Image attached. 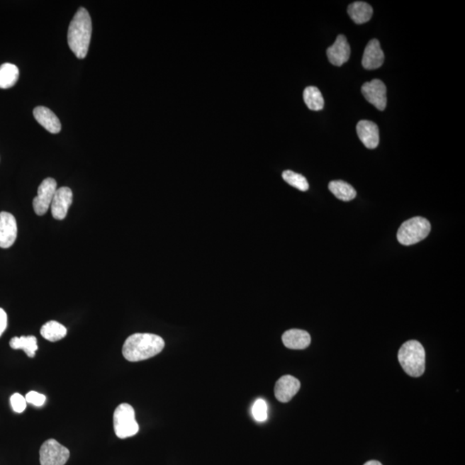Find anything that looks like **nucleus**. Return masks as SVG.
Masks as SVG:
<instances>
[{"label": "nucleus", "instance_id": "1", "mask_svg": "<svg viewBox=\"0 0 465 465\" xmlns=\"http://www.w3.org/2000/svg\"><path fill=\"white\" fill-rule=\"evenodd\" d=\"M165 342L162 337L153 334H135L125 340L123 347V355L128 362H139L162 352Z\"/></svg>", "mask_w": 465, "mask_h": 465}, {"label": "nucleus", "instance_id": "2", "mask_svg": "<svg viewBox=\"0 0 465 465\" xmlns=\"http://www.w3.org/2000/svg\"><path fill=\"white\" fill-rule=\"evenodd\" d=\"M92 33L91 19L85 8L80 7L68 28L67 43L78 59L86 58Z\"/></svg>", "mask_w": 465, "mask_h": 465}, {"label": "nucleus", "instance_id": "3", "mask_svg": "<svg viewBox=\"0 0 465 465\" xmlns=\"http://www.w3.org/2000/svg\"><path fill=\"white\" fill-rule=\"evenodd\" d=\"M398 360L408 376L419 378L423 375L426 368V352L417 340H410L403 344L398 352Z\"/></svg>", "mask_w": 465, "mask_h": 465}, {"label": "nucleus", "instance_id": "4", "mask_svg": "<svg viewBox=\"0 0 465 465\" xmlns=\"http://www.w3.org/2000/svg\"><path fill=\"white\" fill-rule=\"evenodd\" d=\"M431 231L429 220L420 216L407 220L399 228L398 240L404 246H411L427 237Z\"/></svg>", "mask_w": 465, "mask_h": 465}, {"label": "nucleus", "instance_id": "5", "mask_svg": "<svg viewBox=\"0 0 465 465\" xmlns=\"http://www.w3.org/2000/svg\"><path fill=\"white\" fill-rule=\"evenodd\" d=\"M114 430L119 439H127L139 432L133 407L128 403L120 404L113 415Z\"/></svg>", "mask_w": 465, "mask_h": 465}, {"label": "nucleus", "instance_id": "6", "mask_svg": "<svg viewBox=\"0 0 465 465\" xmlns=\"http://www.w3.org/2000/svg\"><path fill=\"white\" fill-rule=\"evenodd\" d=\"M69 456V450L54 439L46 440L40 449L41 465H65Z\"/></svg>", "mask_w": 465, "mask_h": 465}, {"label": "nucleus", "instance_id": "7", "mask_svg": "<svg viewBox=\"0 0 465 465\" xmlns=\"http://www.w3.org/2000/svg\"><path fill=\"white\" fill-rule=\"evenodd\" d=\"M57 183L52 178L43 180L38 189V196L33 200V208L35 214L43 215L47 213L51 206L52 200L54 198Z\"/></svg>", "mask_w": 465, "mask_h": 465}, {"label": "nucleus", "instance_id": "8", "mask_svg": "<svg viewBox=\"0 0 465 465\" xmlns=\"http://www.w3.org/2000/svg\"><path fill=\"white\" fill-rule=\"evenodd\" d=\"M362 92L367 101L379 111L386 110L387 106V88L382 80L372 79L364 83Z\"/></svg>", "mask_w": 465, "mask_h": 465}, {"label": "nucleus", "instance_id": "9", "mask_svg": "<svg viewBox=\"0 0 465 465\" xmlns=\"http://www.w3.org/2000/svg\"><path fill=\"white\" fill-rule=\"evenodd\" d=\"M18 235V224L13 215L3 211L0 213V247L13 245Z\"/></svg>", "mask_w": 465, "mask_h": 465}, {"label": "nucleus", "instance_id": "10", "mask_svg": "<svg viewBox=\"0 0 465 465\" xmlns=\"http://www.w3.org/2000/svg\"><path fill=\"white\" fill-rule=\"evenodd\" d=\"M73 203V191L68 187H61L56 190L51 203V213L56 220L66 218L68 208Z\"/></svg>", "mask_w": 465, "mask_h": 465}, {"label": "nucleus", "instance_id": "11", "mask_svg": "<svg viewBox=\"0 0 465 465\" xmlns=\"http://www.w3.org/2000/svg\"><path fill=\"white\" fill-rule=\"evenodd\" d=\"M328 61L332 65L340 67L346 63L351 55V47L347 39L343 35H339L336 41L327 50Z\"/></svg>", "mask_w": 465, "mask_h": 465}, {"label": "nucleus", "instance_id": "12", "mask_svg": "<svg viewBox=\"0 0 465 465\" xmlns=\"http://www.w3.org/2000/svg\"><path fill=\"white\" fill-rule=\"evenodd\" d=\"M301 383L294 376L286 375L282 376L275 384L276 398L281 403H288L298 394Z\"/></svg>", "mask_w": 465, "mask_h": 465}, {"label": "nucleus", "instance_id": "13", "mask_svg": "<svg viewBox=\"0 0 465 465\" xmlns=\"http://www.w3.org/2000/svg\"><path fill=\"white\" fill-rule=\"evenodd\" d=\"M357 133L360 141L369 150H374L379 144V129L374 122L362 120L357 124Z\"/></svg>", "mask_w": 465, "mask_h": 465}, {"label": "nucleus", "instance_id": "14", "mask_svg": "<svg viewBox=\"0 0 465 465\" xmlns=\"http://www.w3.org/2000/svg\"><path fill=\"white\" fill-rule=\"evenodd\" d=\"M384 62V54L379 40L372 39L364 51L362 65L367 70L378 69Z\"/></svg>", "mask_w": 465, "mask_h": 465}, {"label": "nucleus", "instance_id": "15", "mask_svg": "<svg viewBox=\"0 0 465 465\" xmlns=\"http://www.w3.org/2000/svg\"><path fill=\"white\" fill-rule=\"evenodd\" d=\"M33 115L39 124L52 134H58L62 130V124L59 118L49 108L44 106L35 107Z\"/></svg>", "mask_w": 465, "mask_h": 465}, {"label": "nucleus", "instance_id": "16", "mask_svg": "<svg viewBox=\"0 0 465 465\" xmlns=\"http://www.w3.org/2000/svg\"><path fill=\"white\" fill-rule=\"evenodd\" d=\"M284 346L293 350H303L310 346L311 337L308 332L301 330H288L282 336Z\"/></svg>", "mask_w": 465, "mask_h": 465}, {"label": "nucleus", "instance_id": "17", "mask_svg": "<svg viewBox=\"0 0 465 465\" xmlns=\"http://www.w3.org/2000/svg\"><path fill=\"white\" fill-rule=\"evenodd\" d=\"M347 13L357 25H363L371 18L374 9L366 2L357 1L348 6Z\"/></svg>", "mask_w": 465, "mask_h": 465}, {"label": "nucleus", "instance_id": "18", "mask_svg": "<svg viewBox=\"0 0 465 465\" xmlns=\"http://www.w3.org/2000/svg\"><path fill=\"white\" fill-rule=\"evenodd\" d=\"M19 77L18 67L14 64L5 63L0 66V89H9L16 85Z\"/></svg>", "mask_w": 465, "mask_h": 465}, {"label": "nucleus", "instance_id": "19", "mask_svg": "<svg viewBox=\"0 0 465 465\" xmlns=\"http://www.w3.org/2000/svg\"><path fill=\"white\" fill-rule=\"evenodd\" d=\"M10 347L15 350L22 349L30 358H34L38 350V340L33 335L14 337L11 340Z\"/></svg>", "mask_w": 465, "mask_h": 465}, {"label": "nucleus", "instance_id": "20", "mask_svg": "<svg viewBox=\"0 0 465 465\" xmlns=\"http://www.w3.org/2000/svg\"><path fill=\"white\" fill-rule=\"evenodd\" d=\"M67 334L66 327L55 320L47 322L41 328V335L43 338L51 342H58V340L65 338Z\"/></svg>", "mask_w": 465, "mask_h": 465}, {"label": "nucleus", "instance_id": "21", "mask_svg": "<svg viewBox=\"0 0 465 465\" xmlns=\"http://www.w3.org/2000/svg\"><path fill=\"white\" fill-rule=\"evenodd\" d=\"M330 191L337 198L348 202L356 198L357 192L354 187L342 180H335L330 183Z\"/></svg>", "mask_w": 465, "mask_h": 465}, {"label": "nucleus", "instance_id": "22", "mask_svg": "<svg viewBox=\"0 0 465 465\" xmlns=\"http://www.w3.org/2000/svg\"><path fill=\"white\" fill-rule=\"evenodd\" d=\"M303 99L308 109L320 111L324 107V99L318 87L308 86L303 91Z\"/></svg>", "mask_w": 465, "mask_h": 465}, {"label": "nucleus", "instance_id": "23", "mask_svg": "<svg viewBox=\"0 0 465 465\" xmlns=\"http://www.w3.org/2000/svg\"><path fill=\"white\" fill-rule=\"evenodd\" d=\"M282 176L284 181L301 191H306L308 190V188H310L306 178L302 174L287 170L283 172Z\"/></svg>", "mask_w": 465, "mask_h": 465}, {"label": "nucleus", "instance_id": "24", "mask_svg": "<svg viewBox=\"0 0 465 465\" xmlns=\"http://www.w3.org/2000/svg\"><path fill=\"white\" fill-rule=\"evenodd\" d=\"M252 416L257 422H266L268 418V406L266 400L263 399L256 400L254 406H252Z\"/></svg>", "mask_w": 465, "mask_h": 465}, {"label": "nucleus", "instance_id": "25", "mask_svg": "<svg viewBox=\"0 0 465 465\" xmlns=\"http://www.w3.org/2000/svg\"><path fill=\"white\" fill-rule=\"evenodd\" d=\"M11 404L16 413H23L27 407L26 398L18 393H15L11 398Z\"/></svg>", "mask_w": 465, "mask_h": 465}, {"label": "nucleus", "instance_id": "26", "mask_svg": "<svg viewBox=\"0 0 465 465\" xmlns=\"http://www.w3.org/2000/svg\"><path fill=\"white\" fill-rule=\"evenodd\" d=\"M26 400L27 403L34 405L35 407H42L46 402V396L37 391H30L26 395Z\"/></svg>", "mask_w": 465, "mask_h": 465}, {"label": "nucleus", "instance_id": "27", "mask_svg": "<svg viewBox=\"0 0 465 465\" xmlns=\"http://www.w3.org/2000/svg\"><path fill=\"white\" fill-rule=\"evenodd\" d=\"M7 327V315L3 308H0V336L6 331Z\"/></svg>", "mask_w": 465, "mask_h": 465}, {"label": "nucleus", "instance_id": "28", "mask_svg": "<svg viewBox=\"0 0 465 465\" xmlns=\"http://www.w3.org/2000/svg\"><path fill=\"white\" fill-rule=\"evenodd\" d=\"M364 465H383V464L379 462V461L371 460V461H368V462L364 464Z\"/></svg>", "mask_w": 465, "mask_h": 465}]
</instances>
